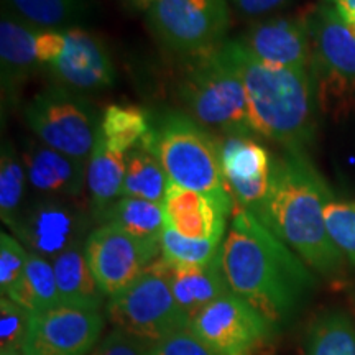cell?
I'll use <instances>...</instances> for the list:
<instances>
[{
  "instance_id": "6da1fadb",
  "label": "cell",
  "mask_w": 355,
  "mask_h": 355,
  "mask_svg": "<svg viewBox=\"0 0 355 355\" xmlns=\"http://www.w3.org/2000/svg\"><path fill=\"white\" fill-rule=\"evenodd\" d=\"M219 263L229 290L254 306L275 329L298 313L316 285L313 270L242 207H235Z\"/></svg>"
},
{
  "instance_id": "7a4b0ae2",
  "label": "cell",
  "mask_w": 355,
  "mask_h": 355,
  "mask_svg": "<svg viewBox=\"0 0 355 355\" xmlns=\"http://www.w3.org/2000/svg\"><path fill=\"white\" fill-rule=\"evenodd\" d=\"M334 194L306 153L275 159L272 183L254 214L324 278L343 273L344 257L329 237L324 209Z\"/></svg>"
},
{
  "instance_id": "3957f363",
  "label": "cell",
  "mask_w": 355,
  "mask_h": 355,
  "mask_svg": "<svg viewBox=\"0 0 355 355\" xmlns=\"http://www.w3.org/2000/svg\"><path fill=\"white\" fill-rule=\"evenodd\" d=\"M224 46L245 87L254 133L277 141L286 152L304 153L316 139L319 110L309 69L260 63L237 40Z\"/></svg>"
},
{
  "instance_id": "277c9868",
  "label": "cell",
  "mask_w": 355,
  "mask_h": 355,
  "mask_svg": "<svg viewBox=\"0 0 355 355\" xmlns=\"http://www.w3.org/2000/svg\"><path fill=\"white\" fill-rule=\"evenodd\" d=\"M224 43L186 56L188 61L178 81V97L189 117L207 130L222 135H250L254 128L245 87Z\"/></svg>"
},
{
  "instance_id": "5b68a950",
  "label": "cell",
  "mask_w": 355,
  "mask_h": 355,
  "mask_svg": "<svg viewBox=\"0 0 355 355\" xmlns=\"http://www.w3.org/2000/svg\"><path fill=\"white\" fill-rule=\"evenodd\" d=\"M304 12L311 35L309 74L319 112L331 121L355 115V33L334 7Z\"/></svg>"
},
{
  "instance_id": "8992f818",
  "label": "cell",
  "mask_w": 355,
  "mask_h": 355,
  "mask_svg": "<svg viewBox=\"0 0 355 355\" xmlns=\"http://www.w3.org/2000/svg\"><path fill=\"white\" fill-rule=\"evenodd\" d=\"M141 144L157 155L171 183L198 193L232 198L222 171L219 140L189 115L165 114L152 123Z\"/></svg>"
},
{
  "instance_id": "52a82bcc",
  "label": "cell",
  "mask_w": 355,
  "mask_h": 355,
  "mask_svg": "<svg viewBox=\"0 0 355 355\" xmlns=\"http://www.w3.org/2000/svg\"><path fill=\"white\" fill-rule=\"evenodd\" d=\"M105 311L115 329L152 344L181 327L191 326L157 260L130 286L110 296Z\"/></svg>"
},
{
  "instance_id": "ba28073f",
  "label": "cell",
  "mask_w": 355,
  "mask_h": 355,
  "mask_svg": "<svg viewBox=\"0 0 355 355\" xmlns=\"http://www.w3.org/2000/svg\"><path fill=\"white\" fill-rule=\"evenodd\" d=\"M25 121L44 145L86 163L101 132L89 104L60 86L35 96L25 107Z\"/></svg>"
},
{
  "instance_id": "9c48e42d",
  "label": "cell",
  "mask_w": 355,
  "mask_h": 355,
  "mask_svg": "<svg viewBox=\"0 0 355 355\" xmlns=\"http://www.w3.org/2000/svg\"><path fill=\"white\" fill-rule=\"evenodd\" d=\"M146 19L166 46L189 56L224 43L230 10L227 0H158Z\"/></svg>"
},
{
  "instance_id": "30bf717a",
  "label": "cell",
  "mask_w": 355,
  "mask_h": 355,
  "mask_svg": "<svg viewBox=\"0 0 355 355\" xmlns=\"http://www.w3.org/2000/svg\"><path fill=\"white\" fill-rule=\"evenodd\" d=\"M191 329L216 355H257L277 331L254 306L232 291L206 306L191 321Z\"/></svg>"
},
{
  "instance_id": "8fae6325",
  "label": "cell",
  "mask_w": 355,
  "mask_h": 355,
  "mask_svg": "<svg viewBox=\"0 0 355 355\" xmlns=\"http://www.w3.org/2000/svg\"><path fill=\"white\" fill-rule=\"evenodd\" d=\"M84 252L107 298L130 286L162 255L159 243L139 241L109 222L87 235Z\"/></svg>"
},
{
  "instance_id": "7c38bea8",
  "label": "cell",
  "mask_w": 355,
  "mask_h": 355,
  "mask_svg": "<svg viewBox=\"0 0 355 355\" xmlns=\"http://www.w3.org/2000/svg\"><path fill=\"white\" fill-rule=\"evenodd\" d=\"M104 318L99 309L58 304L32 314L25 352L28 355H86L99 344Z\"/></svg>"
},
{
  "instance_id": "4fadbf2b",
  "label": "cell",
  "mask_w": 355,
  "mask_h": 355,
  "mask_svg": "<svg viewBox=\"0 0 355 355\" xmlns=\"http://www.w3.org/2000/svg\"><path fill=\"white\" fill-rule=\"evenodd\" d=\"M219 148L225 186L235 207L255 212L270 191L272 157L248 135H222Z\"/></svg>"
},
{
  "instance_id": "5bb4252c",
  "label": "cell",
  "mask_w": 355,
  "mask_h": 355,
  "mask_svg": "<svg viewBox=\"0 0 355 355\" xmlns=\"http://www.w3.org/2000/svg\"><path fill=\"white\" fill-rule=\"evenodd\" d=\"M237 42L263 64L309 69L311 35L304 12L255 21Z\"/></svg>"
},
{
  "instance_id": "9a60e30c",
  "label": "cell",
  "mask_w": 355,
  "mask_h": 355,
  "mask_svg": "<svg viewBox=\"0 0 355 355\" xmlns=\"http://www.w3.org/2000/svg\"><path fill=\"white\" fill-rule=\"evenodd\" d=\"M84 225L86 222L76 207L46 198L20 214L13 232L32 248V254L53 261L63 252L81 245Z\"/></svg>"
},
{
  "instance_id": "2e32d148",
  "label": "cell",
  "mask_w": 355,
  "mask_h": 355,
  "mask_svg": "<svg viewBox=\"0 0 355 355\" xmlns=\"http://www.w3.org/2000/svg\"><path fill=\"white\" fill-rule=\"evenodd\" d=\"M168 225L184 237L224 241L227 217L234 214L232 198L198 193L170 183L165 202Z\"/></svg>"
},
{
  "instance_id": "e0dca14e",
  "label": "cell",
  "mask_w": 355,
  "mask_h": 355,
  "mask_svg": "<svg viewBox=\"0 0 355 355\" xmlns=\"http://www.w3.org/2000/svg\"><path fill=\"white\" fill-rule=\"evenodd\" d=\"M63 53L48 66L64 86L101 91L114 83V66L107 50L92 33L78 26L64 28Z\"/></svg>"
},
{
  "instance_id": "ac0fdd59",
  "label": "cell",
  "mask_w": 355,
  "mask_h": 355,
  "mask_svg": "<svg viewBox=\"0 0 355 355\" xmlns=\"http://www.w3.org/2000/svg\"><path fill=\"white\" fill-rule=\"evenodd\" d=\"M28 183L48 198L78 196L86 184V162L71 158L43 141H26L21 152Z\"/></svg>"
},
{
  "instance_id": "d6986e66",
  "label": "cell",
  "mask_w": 355,
  "mask_h": 355,
  "mask_svg": "<svg viewBox=\"0 0 355 355\" xmlns=\"http://www.w3.org/2000/svg\"><path fill=\"white\" fill-rule=\"evenodd\" d=\"M157 265L170 282L173 296L189 324L212 301L230 293L219 259L207 265H176L159 255Z\"/></svg>"
},
{
  "instance_id": "ffe728a7",
  "label": "cell",
  "mask_w": 355,
  "mask_h": 355,
  "mask_svg": "<svg viewBox=\"0 0 355 355\" xmlns=\"http://www.w3.org/2000/svg\"><path fill=\"white\" fill-rule=\"evenodd\" d=\"M40 28L3 12L0 21V64L3 99L13 102L37 68V35Z\"/></svg>"
},
{
  "instance_id": "44dd1931",
  "label": "cell",
  "mask_w": 355,
  "mask_h": 355,
  "mask_svg": "<svg viewBox=\"0 0 355 355\" xmlns=\"http://www.w3.org/2000/svg\"><path fill=\"white\" fill-rule=\"evenodd\" d=\"M125 168L127 153L105 144L99 133L86 166V186L92 209L99 219L117 199H121Z\"/></svg>"
},
{
  "instance_id": "7402d4cb",
  "label": "cell",
  "mask_w": 355,
  "mask_h": 355,
  "mask_svg": "<svg viewBox=\"0 0 355 355\" xmlns=\"http://www.w3.org/2000/svg\"><path fill=\"white\" fill-rule=\"evenodd\" d=\"M55 268L58 293L63 304L101 309L107 296L97 285V279L87 263L84 245L63 252L51 261Z\"/></svg>"
},
{
  "instance_id": "603a6c76",
  "label": "cell",
  "mask_w": 355,
  "mask_h": 355,
  "mask_svg": "<svg viewBox=\"0 0 355 355\" xmlns=\"http://www.w3.org/2000/svg\"><path fill=\"white\" fill-rule=\"evenodd\" d=\"M101 219L117 225L135 239L150 243H159L168 225L165 206L139 198H121L109 207Z\"/></svg>"
},
{
  "instance_id": "cb8c5ba5",
  "label": "cell",
  "mask_w": 355,
  "mask_h": 355,
  "mask_svg": "<svg viewBox=\"0 0 355 355\" xmlns=\"http://www.w3.org/2000/svg\"><path fill=\"white\" fill-rule=\"evenodd\" d=\"M170 183V178L157 155L144 144L127 153L125 180L121 198H139L163 204Z\"/></svg>"
},
{
  "instance_id": "d4e9b609",
  "label": "cell",
  "mask_w": 355,
  "mask_h": 355,
  "mask_svg": "<svg viewBox=\"0 0 355 355\" xmlns=\"http://www.w3.org/2000/svg\"><path fill=\"white\" fill-rule=\"evenodd\" d=\"M7 298L15 301L32 314L61 304L51 261L37 254H30L24 273L15 286L7 293Z\"/></svg>"
},
{
  "instance_id": "484cf974",
  "label": "cell",
  "mask_w": 355,
  "mask_h": 355,
  "mask_svg": "<svg viewBox=\"0 0 355 355\" xmlns=\"http://www.w3.org/2000/svg\"><path fill=\"white\" fill-rule=\"evenodd\" d=\"M304 355H355V322L340 309H327L306 332Z\"/></svg>"
},
{
  "instance_id": "4316f807",
  "label": "cell",
  "mask_w": 355,
  "mask_h": 355,
  "mask_svg": "<svg viewBox=\"0 0 355 355\" xmlns=\"http://www.w3.org/2000/svg\"><path fill=\"white\" fill-rule=\"evenodd\" d=\"M152 128V119L137 105H109L101 119V137L105 144L128 153L139 146Z\"/></svg>"
},
{
  "instance_id": "83f0119b",
  "label": "cell",
  "mask_w": 355,
  "mask_h": 355,
  "mask_svg": "<svg viewBox=\"0 0 355 355\" xmlns=\"http://www.w3.org/2000/svg\"><path fill=\"white\" fill-rule=\"evenodd\" d=\"M19 19L40 30H60L83 12V0H7Z\"/></svg>"
},
{
  "instance_id": "f1b7e54d",
  "label": "cell",
  "mask_w": 355,
  "mask_h": 355,
  "mask_svg": "<svg viewBox=\"0 0 355 355\" xmlns=\"http://www.w3.org/2000/svg\"><path fill=\"white\" fill-rule=\"evenodd\" d=\"M26 171L24 162L10 144L3 145L0 157V216L3 224L15 229L20 217V204L24 199Z\"/></svg>"
},
{
  "instance_id": "f546056e",
  "label": "cell",
  "mask_w": 355,
  "mask_h": 355,
  "mask_svg": "<svg viewBox=\"0 0 355 355\" xmlns=\"http://www.w3.org/2000/svg\"><path fill=\"white\" fill-rule=\"evenodd\" d=\"M219 241L184 237L170 225L163 230L159 239L162 259L176 265H207L219 259Z\"/></svg>"
},
{
  "instance_id": "4dcf8cb0",
  "label": "cell",
  "mask_w": 355,
  "mask_h": 355,
  "mask_svg": "<svg viewBox=\"0 0 355 355\" xmlns=\"http://www.w3.org/2000/svg\"><path fill=\"white\" fill-rule=\"evenodd\" d=\"M329 237L347 261L355 266V199H331L324 209Z\"/></svg>"
},
{
  "instance_id": "1f68e13d",
  "label": "cell",
  "mask_w": 355,
  "mask_h": 355,
  "mask_svg": "<svg viewBox=\"0 0 355 355\" xmlns=\"http://www.w3.org/2000/svg\"><path fill=\"white\" fill-rule=\"evenodd\" d=\"M30 322H32V313H28L7 296H2V301H0V349L2 352L25 350Z\"/></svg>"
},
{
  "instance_id": "d6a6232c",
  "label": "cell",
  "mask_w": 355,
  "mask_h": 355,
  "mask_svg": "<svg viewBox=\"0 0 355 355\" xmlns=\"http://www.w3.org/2000/svg\"><path fill=\"white\" fill-rule=\"evenodd\" d=\"M28 259L30 254L20 241H17L10 234L2 232L0 235V291H2V296H6L19 282Z\"/></svg>"
},
{
  "instance_id": "836d02e7",
  "label": "cell",
  "mask_w": 355,
  "mask_h": 355,
  "mask_svg": "<svg viewBox=\"0 0 355 355\" xmlns=\"http://www.w3.org/2000/svg\"><path fill=\"white\" fill-rule=\"evenodd\" d=\"M152 355H216L209 345L191 329L181 327L152 344Z\"/></svg>"
},
{
  "instance_id": "e575fe53",
  "label": "cell",
  "mask_w": 355,
  "mask_h": 355,
  "mask_svg": "<svg viewBox=\"0 0 355 355\" xmlns=\"http://www.w3.org/2000/svg\"><path fill=\"white\" fill-rule=\"evenodd\" d=\"M89 355H152V343L114 327Z\"/></svg>"
},
{
  "instance_id": "d590c367",
  "label": "cell",
  "mask_w": 355,
  "mask_h": 355,
  "mask_svg": "<svg viewBox=\"0 0 355 355\" xmlns=\"http://www.w3.org/2000/svg\"><path fill=\"white\" fill-rule=\"evenodd\" d=\"M66 46L64 30H38L37 58L40 64L50 66Z\"/></svg>"
},
{
  "instance_id": "8d00e7d4",
  "label": "cell",
  "mask_w": 355,
  "mask_h": 355,
  "mask_svg": "<svg viewBox=\"0 0 355 355\" xmlns=\"http://www.w3.org/2000/svg\"><path fill=\"white\" fill-rule=\"evenodd\" d=\"M239 13L245 17H263L288 6L291 0H227Z\"/></svg>"
},
{
  "instance_id": "74e56055",
  "label": "cell",
  "mask_w": 355,
  "mask_h": 355,
  "mask_svg": "<svg viewBox=\"0 0 355 355\" xmlns=\"http://www.w3.org/2000/svg\"><path fill=\"white\" fill-rule=\"evenodd\" d=\"M334 8L349 26L355 24V0H336Z\"/></svg>"
},
{
  "instance_id": "f35d334b",
  "label": "cell",
  "mask_w": 355,
  "mask_h": 355,
  "mask_svg": "<svg viewBox=\"0 0 355 355\" xmlns=\"http://www.w3.org/2000/svg\"><path fill=\"white\" fill-rule=\"evenodd\" d=\"M155 2H158V0H133V3L141 8H148L150 6H153Z\"/></svg>"
},
{
  "instance_id": "ab89813d",
  "label": "cell",
  "mask_w": 355,
  "mask_h": 355,
  "mask_svg": "<svg viewBox=\"0 0 355 355\" xmlns=\"http://www.w3.org/2000/svg\"><path fill=\"white\" fill-rule=\"evenodd\" d=\"M2 355H28L25 350H8V352H2Z\"/></svg>"
},
{
  "instance_id": "60d3db41",
  "label": "cell",
  "mask_w": 355,
  "mask_h": 355,
  "mask_svg": "<svg viewBox=\"0 0 355 355\" xmlns=\"http://www.w3.org/2000/svg\"><path fill=\"white\" fill-rule=\"evenodd\" d=\"M350 30H352V32L355 33V24H354V25H350Z\"/></svg>"
},
{
  "instance_id": "b9f144b4",
  "label": "cell",
  "mask_w": 355,
  "mask_h": 355,
  "mask_svg": "<svg viewBox=\"0 0 355 355\" xmlns=\"http://www.w3.org/2000/svg\"><path fill=\"white\" fill-rule=\"evenodd\" d=\"M329 2H336V0H329Z\"/></svg>"
}]
</instances>
